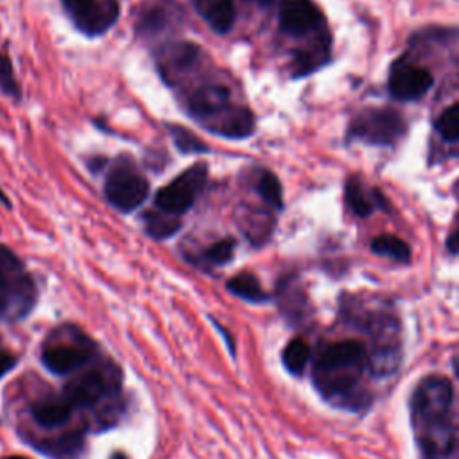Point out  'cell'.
I'll return each mask as SVG.
<instances>
[{
  "mask_svg": "<svg viewBox=\"0 0 459 459\" xmlns=\"http://www.w3.org/2000/svg\"><path fill=\"white\" fill-rule=\"evenodd\" d=\"M446 249L452 255L459 253V219H457V222H455V226H454V230H452V233H450V237L446 240Z\"/></svg>",
  "mask_w": 459,
  "mask_h": 459,
  "instance_id": "30",
  "label": "cell"
},
{
  "mask_svg": "<svg viewBox=\"0 0 459 459\" xmlns=\"http://www.w3.org/2000/svg\"><path fill=\"white\" fill-rule=\"evenodd\" d=\"M454 389L448 378L441 375L425 377L414 389L411 398L412 416L421 423H432L448 416Z\"/></svg>",
  "mask_w": 459,
  "mask_h": 459,
  "instance_id": "8",
  "label": "cell"
},
{
  "mask_svg": "<svg viewBox=\"0 0 459 459\" xmlns=\"http://www.w3.org/2000/svg\"><path fill=\"white\" fill-rule=\"evenodd\" d=\"M233 251H235V240L233 238H221V240L213 242L210 247L204 249L203 258L210 265H224L233 258Z\"/></svg>",
  "mask_w": 459,
  "mask_h": 459,
  "instance_id": "27",
  "label": "cell"
},
{
  "mask_svg": "<svg viewBox=\"0 0 459 459\" xmlns=\"http://www.w3.org/2000/svg\"><path fill=\"white\" fill-rule=\"evenodd\" d=\"M36 303V285L22 260L0 244V321L23 319Z\"/></svg>",
  "mask_w": 459,
  "mask_h": 459,
  "instance_id": "3",
  "label": "cell"
},
{
  "mask_svg": "<svg viewBox=\"0 0 459 459\" xmlns=\"http://www.w3.org/2000/svg\"><path fill=\"white\" fill-rule=\"evenodd\" d=\"M280 30L289 36H305L323 25V14L312 0H280Z\"/></svg>",
  "mask_w": 459,
  "mask_h": 459,
  "instance_id": "12",
  "label": "cell"
},
{
  "mask_svg": "<svg viewBox=\"0 0 459 459\" xmlns=\"http://www.w3.org/2000/svg\"><path fill=\"white\" fill-rule=\"evenodd\" d=\"M167 131L174 142V145L178 147V151H181L183 154H199V152H208V145L195 136L190 129L178 126V124H167Z\"/></svg>",
  "mask_w": 459,
  "mask_h": 459,
  "instance_id": "24",
  "label": "cell"
},
{
  "mask_svg": "<svg viewBox=\"0 0 459 459\" xmlns=\"http://www.w3.org/2000/svg\"><path fill=\"white\" fill-rule=\"evenodd\" d=\"M201 48L190 41H170L158 48L156 52V66L161 74V79L174 86L179 77L192 72L199 63Z\"/></svg>",
  "mask_w": 459,
  "mask_h": 459,
  "instance_id": "11",
  "label": "cell"
},
{
  "mask_svg": "<svg viewBox=\"0 0 459 459\" xmlns=\"http://www.w3.org/2000/svg\"><path fill=\"white\" fill-rule=\"evenodd\" d=\"M0 204H4L5 208H11V201H9V197L2 192V188H0Z\"/></svg>",
  "mask_w": 459,
  "mask_h": 459,
  "instance_id": "31",
  "label": "cell"
},
{
  "mask_svg": "<svg viewBox=\"0 0 459 459\" xmlns=\"http://www.w3.org/2000/svg\"><path fill=\"white\" fill-rule=\"evenodd\" d=\"M425 432L420 437L421 448L429 455H445L448 454L455 445V432L446 418L425 423Z\"/></svg>",
  "mask_w": 459,
  "mask_h": 459,
  "instance_id": "16",
  "label": "cell"
},
{
  "mask_svg": "<svg viewBox=\"0 0 459 459\" xmlns=\"http://www.w3.org/2000/svg\"><path fill=\"white\" fill-rule=\"evenodd\" d=\"M118 380L117 371L108 369H90L82 375L74 377L63 391V396L72 407H91L111 389H115Z\"/></svg>",
  "mask_w": 459,
  "mask_h": 459,
  "instance_id": "10",
  "label": "cell"
},
{
  "mask_svg": "<svg viewBox=\"0 0 459 459\" xmlns=\"http://www.w3.org/2000/svg\"><path fill=\"white\" fill-rule=\"evenodd\" d=\"M226 287L235 296H238L246 301H251V303H264L269 299V294L262 289L260 281L251 273H238V274L231 276L228 280Z\"/></svg>",
  "mask_w": 459,
  "mask_h": 459,
  "instance_id": "20",
  "label": "cell"
},
{
  "mask_svg": "<svg viewBox=\"0 0 459 459\" xmlns=\"http://www.w3.org/2000/svg\"><path fill=\"white\" fill-rule=\"evenodd\" d=\"M143 221H145L143 224H145L147 235L152 237V238H158V240L172 237L181 228V221H179L178 215L161 212L158 208L152 210V212H147L143 215Z\"/></svg>",
  "mask_w": 459,
  "mask_h": 459,
  "instance_id": "21",
  "label": "cell"
},
{
  "mask_svg": "<svg viewBox=\"0 0 459 459\" xmlns=\"http://www.w3.org/2000/svg\"><path fill=\"white\" fill-rule=\"evenodd\" d=\"M179 100L186 115L213 134L242 140L255 131L253 111L233 102L231 90L217 79L181 88Z\"/></svg>",
  "mask_w": 459,
  "mask_h": 459,
  "instance_id": "1",
  "label": "cell"
},
{
  "mask_svg": "<svg viewBox=\"0 0 459 459\" xmlns=\"http://www.w3.org/2000/svg\"><path fill=\"white\" fill-rule=\"evenodd\" d=\"M5 459H27V457H20V455H13V457H5Z\"/></svg>",
  "mask_w": 459,
  "mask_h": 459,
  "instance_id": "34",
  "label": "cell"
},
{
  "mask_svg": "<svg viewBox=\"0 0 459 459\" xmlns=\"http://www.w3.org/2000/svg\"><path fill=\"white\" fill-rule=\"evenodd\" d=\"M0 90L13 99H20V84L16 81L9 54H0Z\"/></svg>",
  "mask_w": 459,
  "mask_h": 459,
  "instance_id": "28",
  "label": "cell"
},
{
  "mask_svg": "<svg viewBox=\"0 0 459 459\" xmlns=\"http://www.w3.org/2000/svg\"><path fill=\"white\" fill-rule=\"evenodd\" d=\"M16 366V355L5 350H0V378Z\"/></svg>",
  "mask_w": 459,
  "mask_h": 459,
  "instance_id": "29",
  "label": "cell"
},
{
  "mask_svg": "<svg viewBox=\"0 0 459 459\" xmlns=\"http://www.w3.org/2000/svg\"><path fill=\"white\" fill-rule=\"evenodd\" d=\"M454 373H455L457 378H459V355L454 359Z\"/></svg>",
  "mask_w": 459,
  "mask_h": 459,
  "instance_id": "32",
  "label": "cell"
},
{
  "mask_svg": "<svg viewBox=\"0 0 459 459\" xmlns=\"http://www.w3.org/2000/svg\"><path fill=\"white\" fill-rule=\"evenodd\" d=\"M403 131V120L394 109L368 108L353 118L348 129V138L369 145H393L400 140Z\"/></svg>",
  "mask_w": 459,
  "mask_h": 459,
  "instance_id": "6",
  "label": "cell"
},
{
  "mask_svg": "<svg viewBox=\"0 0 459 459\" xmlns=\"http://www.w3.org/2000/svg\"><path fill=\"white\" fill-rule=\"evenodd\" d=\"M93 353V342L86 339L79 330L74 332L72 341H57L45 346L41 360L47 369L56 375H68L81 368Z\"/></svg>",
  "mask_w": 459,
  "mask_h": 459,
  "instance_id": "9",
  "label": "cell"
},
{
  "mask_svg": "<svg viewBox=\"0 0 459 459\" xmlns=\"http://www.w3.org/2000/svg\"><path fill=\"white\" fill-rule=\"evenodd\" d=\"M109 459H127V455H124V454H120V452H117V454H113Z\"/></svg>",
  "mask_w": 459,
  "mask_h": 459,
  "instance_id": "33",
  "label": "cell"
},
{
  "mask_svg": "<svg viewBox=\"0 0 459 459\" xmlns=\"http://www.w3.org/2000/svg\"><path fill=\"white\" fill-rule=\"evenodd\" d=\"M34 448L52 459H77L84 448V441L81 434L70 432L54 439L39 441L38 445H34Z\"/></svg>",
  "mask_w": 459,
  "mask_h": 459,
  "instance_id": "18",
  "label": "cell"
},
{
  "mask_svg": "<svg viewBox=\"0 0 459 459\" xmlns=\"http://www.w3.org/2000/svg\"><path fill=\"white\" fill-rule=\"evenodd\" d=\"M170 23H172V7H169L167 4H152L142 9L134 29L140 36H151V34L161 32Z\"/></svg>",
  "mask_w": 459,
  "mask_h": 459,
  "instance_id": "19",
  "label": "cell"
},
{
  "mask_svg": "<svg viewBox=\"0 0 459 459\" xmlns=\"http://www.w3.org/2000/svg\"><path fill=\"white\" fill-rule=\"evenodd\" d=\"M197 14L217 34H228L233 29L237 9L233 0H194Z\"/></svg>",
  "mask_w": 459,
  "mask_h": 459,
  "instance_id": "14",
  "label": "cell"
},
{
  "mask_svg": "<svg viewBox=\"0 0 459 459\" xmlns=\"http://www.w3.org/2000/svg\"><path fill=\"white\" fill-rule=\"evenodd\" d=\"M256 190L260 194V197L273 208L276 210H281L283 208V194H281V183L280 179L269 172V170H264L258 178V183H256Z\"/></svg>",
  "mask_w": 459,
  "mask_h": 459,
  "instance_id": "25",
  "label": "cell"
},
{
  "mask_svg": "<svg viewBox=\"0 0 459 459\" xmlns=\"http://www.w3.org/2000/svg\"><path fill=\"white\" fill-rule=\"evenodd\" d=\"M70 22L84 36L95 38L108 32L118 20V0H61Z\"/></svg>",
  "mask_w": 459,
  "mask_h": 459,
  "instance_id": "7",
  "label": "cell"
},
{
  "mask_svg": "<svg viewBox=\"0 0 459 459\" xmlns=\"http://www.w3.org/2000/svg\"><path fill=\"white\" fill-rule=\"evenodd\" d=\"M104 195L113 208L129 213L147 199L149 183L131 158L118 156L109 165L104 181Z\"/></svg>",
  "mask_w": 459,
  "mask_h": 459,
  "instance_id": "4",
  "label": "cell"
},
{
  "mask_svg": "<svg viewBox=\"0 0 459 459\" xmlns=\"http://www.w3.org/2000/svg\"><path fill=\"white\" fill-rule=\"evenodd\" d=\"M206 181H208L206 163L203 161L194 163L192 167L178 174L169 185L161 186L156 192L154 204L158 210L179 217L181 213L192 208V204L197 201V197L204 190Z\"/></svg>",
  "mask_w": 459,
  "mask_h": 459,
  "instance_id": "5",
  "label": "cell"
},
{
  "mask_svg": "<svg viewBox=\"0 0 459 459\" xmlns=\"http://www.w3.org/2000/svg\"><path fill=\"white\" fill-rule=\"evenodd\" d=\"M434 129L445 140H457L459 138V104H452L446 108L436 120Z\"/></svg>",
  "mask_w": 459,
  "mask_h": 459,
  "instance_id": "26",
  "label": "cell"
},
{
  "mask_svg": "<svg viewBox=\"0 0 459 459\" xmlns=\"http://www.w3.org/2000/svg\"><path fill=\"white\" fill-rule=\"evenodd\" d=\"M344 199H346V204L351 208V212L359 217H368L377 206H380L382 210H387V201L384 199L380 190L375 188L366 192L360 181L355 178L348 179L344 186Z\"/></svg>",
  "mask_w": 459,
  "mask_h": 459,
  "instance_id": "15",
  "label": "cell"
},
{
  "mask_svg": "<svg viewBox=\"0 0 459 459\" xmlns=\"http://www.w3.org/2000/svg\"><path fill=\"white\" fill-rule=\"evenodd\" d=\"M281 359H283V366L292 375H301L305 371L307 364H308V359H310V346L301 337L290 339L287 342V346L283 348Z\"/></svg>",
  "mask_w": 459,
  "mask_h": 459,
  "instance_id": "23",
  "label": "cell"
},
{
  "mask_svg": "<svg viewBox=\"0 0 459 459\" xmlns=\"http://www.w3.org/2000/svg\"><path fill=\"white\" fill-rule=\"evenodd\" d=\"M371 251L377 255H382V256H389L402 264H407L411 260L409 244L394 235H378L377 238H373Z\"/></svg>",
  "mask_w": 459,
  "mask_h": 459,
  "instance_id": "22",
  "label": "cell"
},
{
  "mask_svg": "<svg viewBox=\"0 0 459 459\" xmlns=\"http://www.w3.org/2000/svg\"><path fill=\"white\" fill-rule=\"evenodd\" d=\"M72 409L74 407L70 405V402L65 396H59V398H45L36 402L30 407V412L38 425L52 429V427L63 425L70 418Z\"/></svg>",
  "mask_w": 459,
  "mask_h": 459,
  "instance_id": "17",
  "label": "cell"
},
{
  "mask_svg": "<svg viewBox=\"0 0 459 459\" xmlns=\"http://www.w3.org/2000/svg\"><path fill=\"white\" fill-rule=\"evenodd\" d=\"M368 364V350L360 341L344 339L326 344L314 366L316 387L325 396H342L351 391Z\"/></svg>",
  "mask_w": 459,
  "mask_h": 459,
  "instance_id": "2",
  "label": "cell"
},
{
  "mask_svg": "<svg viewBox=\"0 0 459 459\" xmlns=\"http://www.w3.org/2000/svg\"><path fill=\"white\" fill-rule=\"evenodd\" d=\"M434 79L429 70L407 63H394L389 75V91L398 100H418L432 86Z\"/></svg>",
  "mask_w": 459,
  "mask_h": 459,
  "instance_id": "13",
  "label": "cell"
}]
</instances>
